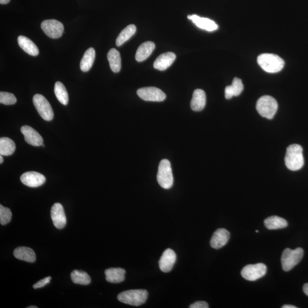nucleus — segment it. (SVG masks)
<instances>
[{
  "instance_id": "nucleus-1",
  "label": "nucleus",
  "mask_w": 308,
  "mask_h": 308,
  "mask_svg": "<svg viewBox=\"0 0 308 308\" xmlns=\"http://www.w3.org/2000/svg\"><path fill=\"white\" fill-rule=\"evenodd\" d=\"M285 163L287 168L291 171H297L302 168L304 164L302 147L297 144L288 147L285 157Z\"/></svg>"
},
{
  "instance_id": "nucleus-2",
  "label": "nucleus",
  "mask_w": 308,
  "mask_h": 308,
  "mask_svg": "<svg viewBox=\"0 0 308 308\" xmlns=\"http://www.w3.org/2000/svg\"><path fill=\"white\" fill-rule=\"evenodd\" d=\"M257 63L263 69L270 73L280 71L284 67V61L274 54H262L257 58Z\"/></svg>"
},
{
  "instance_id": "nucleus-3",
  "label": "nucleus",
  "mask_w": 308,
  "mask_h": 308,
  "mask_svg": "<svg viewBox=\"0 0 308 308\" xmlns=\"http://www.w3.org/2000/svg\"><path fill=\"white\" fill-rule=\"evenodd\" d=\"M148 294V291L145 290H129L120 293L118 300L130 306H140L145 303Z\"/></svg>"
},
{
  "instance_id": "nucleus-4",
  "label": "nucleus",
  "mask_w": 308,
  "mask_h": 308,
  "mask_svg": "<svg viewBox=\"0 0 308 308\" xmlns=\"http://www.w3.org/2000/svg\"><path fill=\"white\" fill-rule=\"evenodd\" d=\"M278 109V104L273 97L265 96L258 100L257 110L261 116L272 120L276 114Z\"/></svg>"
},
{
  "instance_id": "nucleus-5",
  "label": "nucleus",
  "mask_w": 308,
  "mask_h": 308,
  "mask_svg": "<svg viewBox=\"0 0 308 308\" xmlns=\"http://www.w3.org/2000/svg\"><path fill=\"white\" fill-rule=\"evenodd\" d=\"M304 256V250L302 248H297L295 250L287 248L285 250L281 257L282 268L284 271L288 272L299 264Z\"/></svg>"
},
{
  "instance_id": "nucleus-6",
  "label": "nucleus",
  "mask_w": 308,
  "mask_h": 308,
  "mask_svg": "<svg viewBox=\"0 0 308 308\" xmlns=\"http://www.w3.org/2000/svg\"><path fill=\"white\" fill-rule=\"evenodd\" d=\"M157 181L159 185L165 189L172 188L173 178L171 163L168 159H163L160 162L157 174Z\"/></svg>"
},
{
  "instance_id": "nucleus-7",
  "label": "nucleus",
  "mask_w": 308,
  "mask_h": 308,
  "mask_svg": "<svg viewBox=\"0 0 308 308\" xmlns=\"http://www.w3.org/2000/svg\"><path fill=\"white\" fill-rule=\"evenodd\" d=\"M33 101L36 110L42 119L47 121H51L53 119V110L47 98L41 94H37L34 97Z\"/></svg>"
},
{
  "instance_id": "nucleus-8",
  "label": "nucleus",
  "mask_w": 308,
  "mask_h": 308,
  "mask_svg": "<svg viewBox=\"0 0 308 308\" xmlns=\"http://www.w3.org/2000/svg\"><path fill=\"white\" fill-rule=\"evenodd\" d=\"M267 270L266 265L263 263L250 264L242 269L241 274L245 280L254 281L263 277Z\"/></svg>"
},
{
  "instance_id": "nucleus-9",
  "label": "nucleus",
  "mask_w": 308,
  "mask_h": 308,
  "mask_svg": "<svg viewBox=\"0 0 308 308\" xmlns=\"http://www.w3.org/2000/svg\"><path fill=\"white\" fill-rule=\"evenodd\" d=\"M42 30L49 37L58 38L63 34L64 27L63 24L55 19H47L41 23Z\"/></svg>"
},
{
  "instance_id": "nucleus-10",
  "label": "nucleus",
  "mask_w": 308,
  "mask_h": 308,
  "mask_svg": "<svg viewBox=\"0 0 308 308\" xmlns=\"http://www.w3.org/2000/svg\"><path fill=\"white\" fill-rule=\"evenodd\" d=\"M141 99L146 101L162 102L166 99V96L163 91L155 87H147L139 88L137 92Z\"/></svg>"
},
{
  "instance_id": "nucleus-11",
  "label": "nucleus",
  "mask_w": 308,
  "mask_h": 308,
  "mask_svg": "<svg viewBox=\"0 0 308 308\" xmlns=\"http://www.w3.org/2000/svg\"><path fill=\"white\" fill-rule=\"evenodd\" d=\"M23 184L29 188H38L44 185L46 182L44 175L35 171H29L23 173L20 177Z\"/></svg>"
},
{
  "instance_id": "nucleus-12",
  "label": "nucleus",
  "mask_w": 308,
  "mask_h": 308,
  "mask_svg": "<svg viewBox=\"0 0 308 308\" xmlns=\"http://www.w3.org/2000/svg\"><path fill=\"white\" fill-rule=\"evenodd\" d=\"M51 218L55 227L62 229L67 224V217L63 206L60 203H57L52 206L51 209Z\"/></svg>"
},
{
  "instance_id": "nucleus-13",
  "label": "nucleus",
  "mask_w": 308,
  "mask_h": 308,
  "mask_svg": "<svg viewBox=\"0 0 308 308\" xmlns=\"http://www.w3.org/2000/svg\"><path fill=\"white\" fill-rule=\"evenodd\" d=\"M176 260L175 252L171 249H167L164 251L159 261V266L163 273H168L171 271Z\"/></svg>"
},
{
  "instance_id": "nucleus-14",
  "label": "nucleus",
  "mask_w": 308,
  "mask_h": 308,
  "mask_svg": "<svg viewBox=\"0 0 308 308\" xmlns=\"http://www.w3.org/2000/svg\"><path fill=\"white\" fill-rule=\"evenodd\" d=\"M24 139L29 145L40 146L43 145L44 140L37 131L29 126H23L21 129Z\"/></svg>"
},
{
  "instance_id": "nucleus-15",
  "label": "nucleus",
  "mask_w": 308,
  "mask_h": 308,
  "mask_svg": "<svg viewBox=\"0 0 308 308\" xmlns=\"http://www.w3.org/2000/svg\"><path fill=\"white\" fill-rule=\"evenodd\" d=\"M230 234L224 228H219L216 230L212 237L210 241L211 246L216 250H218L227 244Z\"/></svg>"
},
{
  "instance_id": "nucleus-16",
  "label": "nucleus",
  "mask_w": 308,
  "mask_h": 308,
  "mask_svg": "<svg viewBox=\"0 0 308 308\" xmlns=\"http://www.w3.org/2000/svg\"><path fill=\"white\" fill-rule=\"evenodd\" d=\"M176 59V55L172 52H167L160 55L154 62V68L155 69L163 71L169 68Z\"/></svg>"
},
{
  "instance_id": "nucleus-17",
  "label": "nucleus",
  "mask_w": 308,
  "mask_h": 308,
  "mask_svg": "<svg viewBox=\"0 0 308 308\" xmlns=\"http://www.w3.org/2000/svg\"><path fill=\"white\" fill-rule=\"evenodd\" d=\"M188 18L194 23L199 28L208 32H212L217 30L218 25L216 23L207 18H203L199 16L193 15L188 16Z\"/></svg>"
},
{
  "instance_id": "nucleus-18",
  "label": "nucleus",
  "mask_w": 308,
  "mask_h": 308,
  "mask_svg": "<svg viewBox=\"0 0 308 308\" xmlns=\"http://www.w3.org/2000/svg\"><path fill=\"white\" fill-rule=\"evenodd\" d=\"M107 281L111 283H120L125 278L126 271L120 268H111L104 271Z\"/></svg>"
},
{
  "instance_id": "nucleus-19",
  "label": "nucleus",
  "mask_w": 308,
  "mask_h": 308,
  "mask_svg": "<svg viewBox=\"0 0 308 308\" xmlns=\"http://www.w3.org/2000/svg\"><path fill=\"white\" fill-rule=\"evenodd\" d=\"M18 44L25 53L32 56H37L39 54V50L37 46L30 39L25 36L19 35L17 38Z\"/></svg>"
},
{
  "instance_id": "nucleus-20",
  "label": "nucleus",
  "mask_w": 308,
  "mask_h": 308,
  "mask_svg": "<svg viewBox=\"0 0 308 308\" xmlns=\"http://www.w3.org/2000/svg\"><path fill=\"white\" fill-rule=\"evenodd\" d=\"M206 103V95L202 89L194 91L191 102V109L194 111H201L204 109Z\"/></svg>"
},
{
  "instance_id": "nucleus-21",
  "label": "nucleus",
  "mask_w": 308,
  "mask_h": 308,
  "mask_svg": "<svg viewBox=\"0 0 308 308\" xmlns=\"http://www.w3.org/2000/svg\"><path fill=\"white\" fill-rule=\"evenodd\" d=\"M14 255L17 259L34 263L36 260L35 252L32 248L27 247H19L15 249Z\"/></svg>"
},
{
  "instance_id": "nucleus-22",
  "label": "nucleus",
  "mask_w": 308,
  "mask_h": 308,
  "mask_svg": "<svg viewBox=\"0 0 308 308\" xmlns=\"http://www.w3.org/2000/svg\"><path fill=\"white\" fill-rule=\"evenodd\" d=\"M155 48V44L152 41L144 42L137 49L136 59L137 62H142L146 60L153 53Z\"/></svg>"
},
{
  "instance_id": "nucleus-23",
  "label": "nucleus",
  "mask_w": 308,
  "mask_h": 308,
  "mask_svg": "<svg viewBox=\"0 0 308 308\" xmlns=\"http://www.w3.org/2000/svg\"><path fill=\"white\" fill-rule=\"evenodd\" d=\"M244 89L242 81L238 78H235L230 86L225 88V97L226 99H231L233 97L239 96Z\"/></svg>"
},
{
  "instance_id": "nucleus-24",
  "label": "nucleus",
  "mask_w": 308,
  "mask_h": 308,
  "mask_svg": "<svg viewBox=\"0 0 308 308\" xmlns=\"http://www.w3.org/2000/svg\"><path fill=\"white\" fill-rule=\"evenodd\" d=\"M95 58H96V51L93 48H88L85 51L81 61V70L84 72L89 71L91 67H93Z\"/></svg>"
},
{
  "instance_id": "nucleus-25",
  "label": "nucleus",
  "mask_w": 308,
  "mask_h": 308,
  "mask_svg": "<svg viewBox=\"0 0 308 308\" xmlns=\"http://www.w3.org/2000/svg\"><path fill=\"white\" fill-rule=\"evenodd\" d=\"M111 70L114 73H119L121 69V57L120 52L116 49H111L107 54Z\"/></svg>"
},
{
  "instance_id": "nucleus-26",
  "label": "nucleus",
  "mask_w": 308,
  "mask_h": 308,
  "mask_svg": "<svg viewBox=\"0 0 308 308\" xmlns=\"http://www.w3.org/2000/svg\"><path fill=\"white\" fill-rule=\"evenodd\" d=\"M264 225L269 229H277L286 228L288 224L286 219L273 216L265 219Z\"/></svg>"
},
{
  "instance_id": "nucleus-27",
  "label": "nucleus",
  "mask_w": 308,
  "mask_h": 308,
  "mask_svg": "<svg viewBox=\"0 0 308 308\" xmlns=\"http://www.w3.org/2000/svg\"><path fill=\"white\" fill-rule=\"evenodd\" d=\"M15 143L7 137H2L0 139V154L2 156L12 155L15 152Z\"/></svg>"
},
{
  "instance_id": "nucleus-28",
  "label": "nucleus",
  "mask_w": 308,
  "mask_h": 308,
  "mask_svg": "<svg viewBox=\"0 0 308 308\" xmlns=\"http://www.w3.org/2000/svg\"><path fill=\"white\" fill-rule=\"evenodd\" d=\"M137 31L136 25L133 24L128 25L120 33V34L116 40V45L117 47L123 45L124 42L129 40V39L135 34Z\"/></svg>"
},
{
  "instance_id": "nucleus-29",
  "label": "nucleus",
  "mask_w": 308,
  "mask_h": 308,
  "mask_svg": "<svg viewBox=\"0 0 308 308\" xmlns=\"http://www.w3.org/2000/svg\"><path fill=\"white\" fill-rule=\"evenodd\" d=\"M70 276L71 280L74 284L86 286L91 283V278L86 272L74 270L72 272Z\"/></svg>"
},
{
  "instance_id": "nucleus-30",
  "label": "nucleus",
  "mask_w": 308,
  "mask_h": 308,
  "mask_svg": "<svg viewBox=\"0 0 308 308\" xmlns=\"http://www.w3.org/2000/svg\"><path fill=\"white\" fill-rule=\"evenodd\" d=\"M54 93L57 100L64 105H67L68 102V91L63 84L57 82L54 85Z\"/></svg>"
},
{
  "instance_id": "nucleus-31",
  "label": "nucleus",
  "mask_w": 308,
  "mask_h": 308,
  "mask_svg": "<svg viewBox=\"0 0 308 308\" xmlns=\"http://www.w3.org/2000/svg\"><path fill=\"white\" fill-rule=\"evenodd\" d=\"M12 214L9 208L0 205V222L2 225H6L11 221Z\"/></svg>"
},
{
  "instance_id": "nucleus-32",
  "label": "nucleus",
  "mask_w": 308,
  "mask_h": 308,
  "mask_svg": "<svg viewBox=\"0 0 308 308\" xmlns=\"http://www.w3.org/2000/svg\"><path fill=\"white\" fill-rule=\"evenodd\" d=\"M17 103V99L14 94L1 91L0 93V103L5 105H11Z\"/></svg>"
},
{
  "instance_id": "nucleus-33",
  "label": "nucleus",
  "mask_w": 308,
  "mask_h": 308,
  "mask_svg": "<svg viewBox=\"0 0 308 308\" xmlns=\"http://www.w3.org/2000/svg\"><path fill=\"white\" fill-rule=\"evenodd\" d=\"M51 279V276H49L47 277H45L39 281L37 282V283H35L34 285V289H37V288H41L44 287L46 286V285L50 283V281Z\"/></svg>"
},
{
  "instance_id": "nucleus-34",
  "label": "nucleus",
  "mask_w": 308,
  "mask_h": 308,
  "mask_svg": "<svg viewBox=\"0 0 308 308\" xmlns=\"http://www.w3.org/2000/svg\"><path fill=\"white\" fill-rule=\"evenodd\" d=\"M190 308H208V304L205 301H197L189 306Z\"/></svg>"
},
{
  "instance_id": "nucleus-35",
  "label": "nucleus",
  "mask_w": 308,
  "mask_h": 308,
  "mask_svg": "<svg viewBox=\"0 0 308 308\" xmlns=\"http://www.w3.org/2000/svg\"><path fill=\"white\" fill-rule=\"evenodd\" d=\"M303 291L305 294L308 296V283L305 284L303 286Z\"/></svg>"
},
{
  "instance_id": "nucleus-36",
  "label": "nucleus",
  "mask_w": 308,
  "mask_h": 308,
  "mask_svg": "<svg viewBox=\"0 0 308 308\" xmlns=\"http://www.w3.org/2000/svg\"><path fill=\"white\" fill-rule=\"evenodd\" d=\"M11 1V0H0V4H7Z\"/></svg>"
},
{
  "instance_id": "nucleus-37",
  "label": "nucleus",
  "mask_w": 308,
  "mask_h": 308,
  "mask_svg": "<svg viewBox=\"0 0 308 308\" xmlns=\"http://www.w3.org/2000/svg\"><path fill=\"white\" fill-rule=\"evenodd\" d=\"M283 308H297L296 307L291 306V305H285V306L282 307Z\"/></svg>"
},
{
  "instance_id": "nucleus-38",
  "label": "nucleus",
  "mask_w": 308,
  "mask_h": 308,
  "mask_svg": "<svg viewBox=\"0 0 308 308\" xmlns=\"http://www.w3.org/2000/svg\"><path fill=\"white\" fill-rule=\"evenodd\" d=\"M4 162V159H3L2 155L0 156V163L2 164Z\"/></svg>"
},
{
  "instance_id": "nucleus-39",
  "label": "nucleus",
  "mask_w": 308,
  "mask_h": 308,
  "mask_svg": "<svg viewBox=\"0 0 308 308\" xmlns=\"http://www.w3.org/2000/svg\"><path fill=\"white\" fill-rule=\"evenodd\" d=\"M27 308H37V307L32 306H29L27 307Z\"/></svg>"
},
{
  "instance_id": "nucleus-40",
  "label": "nucleus",
  "mask_w": 308,
  "mask_h": 308,
  "mask_svg": "<svg viewBox=\"0 0 308 308\" xmlns=\"http://www.w3.org/2000/svg\"><path fill=\"white\" fill-rule=\"evenodd\" d=\"M256 232H257H257H258V231L257 230V231H256Z\"/></svg>"
}]
</instances>
